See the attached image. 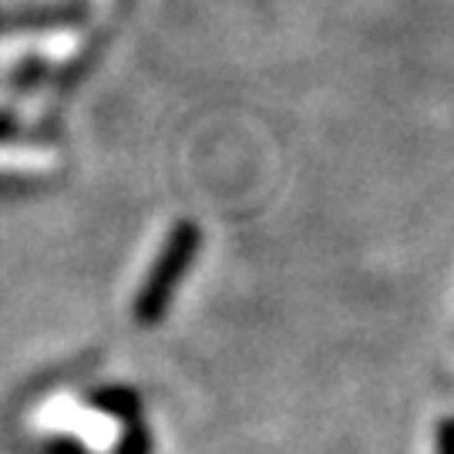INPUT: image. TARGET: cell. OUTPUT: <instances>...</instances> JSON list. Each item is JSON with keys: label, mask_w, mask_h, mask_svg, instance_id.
<instances>
[{"label": "cell", "mask_w": 454, "mask_h": 454, "mask_svg": "<svg viewBox=\"0 0 454 454\" xmlns=\"http://www.w3.org/2000/svg\"><path fill=\"white\" fill-rule=\"evenodd\" d=\"M44 454H88V448H84L78 438L58 434V438H51L48 444H44Z\"/></svg>", "instance_id": "cell-5"}, {"label": "cell", "mask_w": 454, "mask_h": 454, "mask_svg": "<svg viewBox=\"0 0 454 454\" xmlns=\"http://www.w3.org/2000/svg\"><path fill=\"white\" fill-rule=\"evenodd\" d=\"M152 448H155V438L142 418L121 424V434L114 441V454H152Z\"/></svg>", "instance_id": "cell-3"}, {"label": "cell", "mask_w": 454, "mask_h": 454, "mask_svg": "<svg viewBox=\"0 0 454 454\" xmlns=\"http://www.w3.org/2000/svg\"><path fill=\"white\" fill-rule=\"evenodd\" d=\"M199 246H202V229L195 226L192 219H182L168 229L159 256L152 262V270L145 273L142 286L135 293V324L138 326H159L165 320V313L172 307L176 293H179L182 279L189 276L195 256H199Z\"/></svg>", "instance_id": "cell-1"}, {"label": "cell", "mask_w": 454, "mask_h": 454, "mask_svg": "<svg viewBox=\"0 0 454 454\" xmlns=\"http://www.w3.org/2000/svg\"><path fill=\"white\" fill-rule=\"evenodd\" d=\"M84 404L98 411V414H108L114 421H135L142 418V394L135 387H121V384H108V387H95L84 394Z\"/></svg>", "instance_id": "cell-2"}, {"label": "cell", "mask_w": 454, "mask_h": 454, "mask_svg": "<svg viewBox=\"0 0 454 454\" xmlns=\"http://www.w3.org/2000/svg\"><path fill=\"white\" fill-rule=\"evenodd\" d=\"M434 454H454V414L441 418L434 427Z\"/></svg>", "instance_id": "cell-4"}]
</instances>
